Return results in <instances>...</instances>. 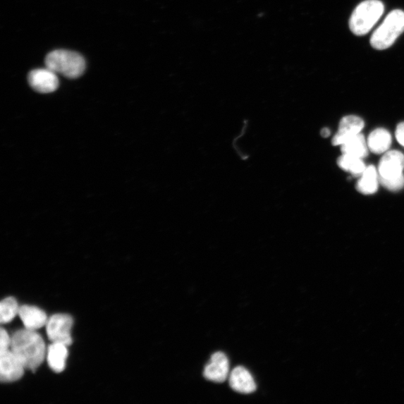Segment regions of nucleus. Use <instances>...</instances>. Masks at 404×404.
<instances>
[{"instance_id":"f257e3e1","label":"nucleus","mask_w":404,"mask_h":404,"mask_svg":"<svg viewBox=\"0 0 404 404\" xmlns=\"http://www.w3.org/2000/svg\"><path fill=\"white\" fill-rule=\"evenodd\" d=\"M10 349L24 368L32 372H35L43 363L47 354L42 337L34 330L27 329L18 330L11 336Z\"/></svg>"},{"instance_id":"f03ea898","label":"nucleus","mask_w":404,"mask_h":404,"mask_svg":"<svg viewBox=\"0 0 404 404\" xmlns=\"http://www.w3.org/2000/svg\"><path fill=\"white\" fill-rule=\"evenodd\" d=\"M384 12V5L379 0H366L360 4L350 19V28L357 35L368 34L381 19Z\"/></svg>"},{"instance_id":"7ed1b4c3","label":"nucleus","mask_w":404,"mask_h":404,"mask_svg":"<svg viewBox=\"0 0 404 404\" xmlns=\"http://www.w3.org/2000/svg\"><path fill=\"white\" fill-rule=\"evenodd\" d=\"M47 68L70 79L78 78L85 70L84 58L76 52L57 50L45 59Z\"/></svg>"},{"instance_id":"20e7f679","label":"nucleus","mask_w":404,"mask_h":404,"mask_svg":"<svg viewBox=\"0 0 404 404\" xmlns=\"http://www.w3.org/2000/svg\"><path fill=\"white\" fill-rule=\"evenodd\" d=\"M404 32V11H391L384 23L373 33L371 44L376 50L383 51L393 46Z\"/></svg>"},{"instance_id":"39448f33","label":"nucleus","mask_w":404,"mask_h":404,"mask_svg":"<svg viewBox=\"0 0 404 404\" xmlns=\"http://www.w3.org/2000/svg\"><path fill=\"white\" fill-rule=\"evenodd\" d=\"M73 320L71 316L66 314H57L49 318L46 324L47 334L53 343L69 346L72 344L71 335Z\"/></svg>"},{"instance_id":"423d86ee","label":"nucleus","mask_w":404,"mask_h":404,"mask_svg":"<svg viewBox=\"0 0 404 404\" xmlns=\"http://www.w3.org/2000/svg\"><path fill=\"white\" fill-rule=\"evenodd\" d=\"M25 369L11 349L0 351V379L2 383L8 384L19 381Z\"/></svg>"},{"instance_id":"0eeeda50","label":"nucleus","mask_w":404,"mask_h":404,"mask_svg":"<svg viewBox=\"0 0 404 404\" xmlns=\"http://www.w3.org/2000/svg\"><path fill=\"white\" fill-rule=\"evenodd\" d=\"M28 80L35 91L44 94L55 92L59 85L57 73L48 68L32 71Z\"/></svg>"},{"instance_id":"6e6552de","label":"nucleus","mask_w":404,"mask_h":404,"mask_svg":"<svg viewBox=\"0 0 404 404\" xmlns=\"http://www.w3.org/2000/svg\"><path fill=\"white\" fill-rule=\"evenodd\" d=\"M229 374V362L222 352L213 354L211 361L204 368V377L207 381L221 384L226 381Z\"/></svg>"},{"instance_id":"1a4fd4ad","label":"nucleus","mask_w":404,"mask_h":404,"mask_svg":"<svg viewBox=\"0 0 404 404\" xmlns=\"http://www.w3.org/2000/svg\"><path fill=\"white\" fill-rule=\"evenodd\" d=\"M404 155L398 151L386 152L379 161L378 175L379 177L390 179L403 175Z\"/></svg>"},{"instance_id":"9d476101","label":"nucleus","mask_w":404,"mask_h":404,"mask_svg":"<svg viewBox=\"0 0 404 404\" xmlns=\"http://www.w3.org/2000/svg\"><path fill=\"white\" fill-rule=\"evenodd\" d=\"M364 126L363 120L358 116H348L343 118L340 122L338 130L333 138V145L337 146L345 143L360 133Z\"/></svg>"},{"instance_id":"9b49d317","label":"nucleus","mask_w":404,"mask_h":404,"mask_svg":"<svg viewBox=\"0 0 404 404\" xmlns=\"http://www.w3.org/2000/svg\"><path fill=\"white\" fill-rule=\"evenodd\" d=\"M229 384L232 389L241 394H251L257 388L252 374L243 367H237L231 372Z\"/></svg>"},{"instance_id":"f8f14e48","label":"nucleus","mask_w":404,"mask_h":404,"mask_svg":"<svg viewBox=\"0 0 404 404\" xmlns=\"http://www.w3.org/2000/svg\"><path fill=\"white\" fill-rule=\"evenodd\" d=\"M19 316L25 329L34 331L46 326L48 321L46 313L32 305L20 306Z\"/></svg>"},{"instance_id":"ddd939ff","label":"nucleus","mask_w":404,"mask_h":404,"mask_svg":"<svg viewBox=\"0 0 404 404\" xmlns=\"http://www.w3.org/2000/svg\"><path fill=\"white\" fill-rule=\"evenodd\" d=\"M68 356V346L61 343H53L47 352L48 365L56 373H61L65 370Z\"/></svg>"},{"instance_id":"4468645a","label":"nucleus","mask_w":404,"mask_h":404,"mask_svg":"<svg viewBox=\"0 0 404 404\" xmlns=\"http://www.w3.org/2000/svg\"><path fill=\"white\" fill-rule=\"evenodd\" d=\"M391 143V134L383 128L374 130L368 139L369 149L374 154L386 153L389 149Z\"/></svg>"},{"instance_id":"2eb2a0df","label":"nucleus","mask_w":404,"mask_h":404,"mask_svg":"<svg viewBox=\"0 0 404 404\" xmlns=\"http://www.w3.org/2000/svg\"><path fill=\"white\" fill-rule=\"evenodd\" d=\"M379 175L374 166L366 167L357 182V190L363 195H372L377 191Z\"/></svg>"},{"instance_id":"dca6fc26","label":"nucleus","mask_w":404,"mask_h":404,"mask_svg":"<svg viewBox=\"0 0 404 404\" xmlns=\"http://www.w3.org/2000/svg\"><path fill=\"white\" fill-rule=\"evenodd\" d=\"M368 143L366 142L362 134L359 133L345 143L341 145L343 154H349L360 159L368 156Z\"/></svg>"},{"instance_id":"f3484780","label":"nucleus","mask_w":404,"mask_h":404,"mask_svg":"<svg viewBox=\"0 0 404 404\" xmlns=\"http://www.w3.org/2000/svg\"><path fill=\"white\" fill-rule=\"evenodd\" d=\"M337 164L341 169L349 171L355 177H361L366 169L362 159L346 154L338 157Z\"/></svg>"},{"instance_id":"a211bd4d","label":"nucleus","mask_w":404,"mask_h":404,"mask_svg":"<svg viewBox=\"0 0 404 404\" xmlns=\"http://www.w3.org/2000/svg\"><path fill=\"white\" fill-rule=\"evenodd\" d=\"M20 307L14 298H8L0 304V322L4 324L11 322L19 314Z\"/></svg>"},{"instance_id":"6ab92c4d","label":"nucleus","mask_w":404,"mask_h":404,"mask_svg":"<svg viewBox=\"0 0 404 404\" xmlns=\"http://www.w3.org/2000/svg\"><path fill=\"white\" fill-rule=\"evenodd\" d=\"M379 183L385 188L391 191H398L404 188V176L397 178L386 179L379 176Z\"/></svg>"},{"instance_id":"aec40b11","label":"nucleus","mask_w":404,"mask_h":404,"mask_svg":"<svg viewBox=\"0 0 404 404\" xmlns=\"http://www.w3.org/2000/svg\"><path fill=\"white\" fill-rule=\"evenodd\" d=\"M11 343V337L9 336L6 330L2 328L1 332H0V351L10 350Z\"/></svg>"},{"instance_id":"412c9836","label":"nucleus","mask_w":404,"mask_h":404,"mask_svg":"<svg viewBox=\"0 0 404 404\" xmlns=\"http://www.w3.org/2000/svg\"><path fill=\"white\" fill-rule=\"evenodd\" d=\"M396 135L398 142L404 147V122L398 126Z\"/></svg>"},{"instance_id":"4be33fe9","label":"nucleus","mask_w":404,"mask_h":404,"mask_svg":"<svg viewBox=\"0 0 404 404\" xmlns=\"http://www.w3.org/2000/svg\"><path fill=\"white\" fill-rule=\"evenodd\" d=\"M322 135L323 137H328L330 135V130L328 128H324L322 130Z\"/></svg>"}]
</instances>
